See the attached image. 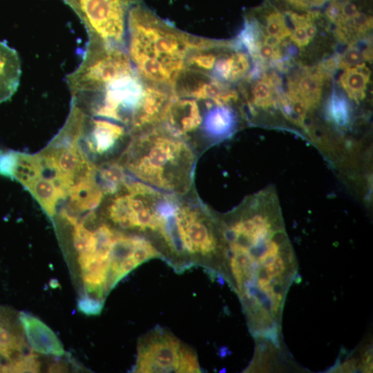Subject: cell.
<instances>
[{"mask_svg": "<svg viewBox=\"0 0 373 373\" xmlns=\"http://www.w3.org/2000/svg\"><path fill=\"white\" fill-rule=\"evenodd\" d=\"M222 235L251 331L279 346L283 308L298 269L281 213L251 208L227 222Z\"/></svg>", "mask_w": 373, "mask_h": 373, "instance_id": "1", "label": "cell"}, {"mask_svg": "<svg viewBox=\"0 0 373 373\" xmlns=\"http://www.w3.org/2000/svg\"><path fill=\"white\" fill-rule=\"evenodd\" d=\"M196 154L187 142L158 124L132 135L116 162L134 179L182 195L192 191Z\"/></svg>", "mask_w": 373, "mask_h": 373, "instance_id": "2", "label": "cell"}, {"mask_svg": "<svg viewBox=\"0 0 373 373\" xmlns=\"http://www.w3.org/2000/svg\"><path fill=\"white\" fill-rule=\"evenodd\" d=\"M128 55L145 82L171 88L185 68L193 36L166 23L141 1L129 10Z\"/></svg>", "mask_w": 373, "mask_h": 373, "instance_id": "3", "label": "cell"}, {"mask_svg": "<svg viewBox=\"0 0 373 373\" xmlns=\"http://www.w3.org/2000/svg\"><path fill=\"white\" fill-rule=\"evenodd\" d=\"M125 49L88 41L79 66L68 75L72 98H85L99 93L109 83L135 72Z\"/></svg>", "mask_w": 373, "mask_h": 373, "instance_id": "4", "label": "cell"}, {"mask_svg": "<svg viewBox=\"0 0 373 373\" xmlns=\"http://www.w3.org/2000/svg\"><path fill=\"white\" fill-rule=\"evenodd\" d=\"M86 26L88 41L125 49L127 16L140 0H64Z\"/></svg>", "mask_w": 373, "mask_h": 373, "instance_id": "5", "label": "cell"}, {"mask_svg": "<svg viewBox=\"0 0 373 373\" xmlns=\"http://www.w3.org/2000/svg\"><path fill=\"white\" fill-rule=\"evenodd\" d=\"M131 137V134L123 124L85 113L79 143L93 163L117 161Z\"/></svg>", "mask_w": 373, "mask_h": 373, "instance_id": "6", "label": "cell"}, {"mask_svg": "<svg viewBox=\"0 0 373 373\" xmlns=\"http://www.w3.org/2000/svg\"><path fill=\"white\" fill-rule=\"evenodd\" d=\"M182 348L172 337L152 341L139 353L136 372H178Z\"/></svg>", "mask_w": 373, "mask_h": 373, "instance_id": "7", "label": "cell"}, {"mask_svg": "<svg viewBox=\"0 0 373 373\" xmlns=\"http://www.w3.org/2000/svg\"><path fill=\"white\" fill-rule=\"evenodd\" d=\"M19 319L32 350L55 356H62L64 346L55 333L39 318L21 312Z\"/></svg>", "mask_w": 373, "mask_h": 373, "instance_id": "8", "label": "cell"}, {"mask_svg": "<svg viewBox=\"0 0 373 373\" xmlns=\"http://www.w3.org/2000/svg\"><path fill=\"white\" fill-rule=\"evenodd\" d=\"M330 77L318 66L304 68L303 73L288 82V94L301 98L309 110L316 108L320 103L322 86Z\"/></svg>", "mask_w": 373, "mask_h": 373, "instance_id": "9", "label": "cell"}, {"mask_svg": "<svg viewBox=\"0 0 373 373\" xmlns=\"http://www.w3.org/2000/svg\"><path fill=\"white\" fill-rule=\"evenodd\" d=\"M21 67L17 52L0 41V103L10 99L17 91Z\"/></svg>", "mask_w": 373, "mask_h": 373, "instance_id": "10", "label": "cell"}, {"mask_svg": "<svg viewBox=\"0 0 373 373\" xmlns=\"http://www.w3.org/2000/svg\"><path fill=\"white\" fill-rule=\"evenodd\" d=\"M22 330L21 323L17 321L14 312L0 307V350H28Z\"/></svg>", "mask_w": 373, "mask_h": 373, "instance_id": "11", "label": "cell"}, {"mask_svg": "<svg viewBox=\"0 0 373 373\" xmlns=\"http://www.w3.org/2000/svg\"><path fill=\"white\" fill-rule=\"evenodd\" d=\"M370 73L369 68L362 62L345 69L339 77V83L347 95L356 103L365 97Z\"/></svg>", "mask_w": 373, "mask_h": 373, "instance_id": "12", "label": "cell"}, {"mask_svg": "<svg viewBox=\"0 0 373 373\" xmlns=\"http://www.w3.org/2000/svg\"><path fill=\"white\" fill-rule=\"evenodd\" d=\"M327 119L338 128H346L352 119V107L347 97L334 88L325 104Z\"/></svg>", "mask_w": 373, "mask_h": 373, "instance_id": "13", "label": "cell"}, {"mask_svg": "<svg viewBox=\"0 0 373 373\" xmlns=\"http://www.w3.org/2000/svg\"><path fill=\"white\" fill-rule=\"evenodd\" d=\"M370 41L365 39L350 44L341 55H337L338 68L347 69L365 61H372Z\"/></svg>", "mask_w": 373, "mask_h": 373, "instance_id": "14", "label": "cell"}, {"mask_svg": "<svg viewBox=\"0 0 373 373\" xmlns=\"http://www.w3.org/2000/svg\"><path fill=\"white\" fill-rule=\"evenodd\" d=\"M251 96L245 99L249 111L254 113L256 108H268L276 106L278 99L274 95H277L276 90L265 79L256 80L252 85L250 91Z\"/></svg>", "mask_w": 373, "mask_h": 373, "instance_id": "15", "label": "cell"}, {"mask_svg": "<svg viewBox=\"0 0 373 373\" xmlns=\"http://www.w3.org/2000/svg\"><path fill=\"white\" fill-rule=\"evenodd\" d=\"M266 30L269 35L283 40L290 36L291 31L287 26L285 16L280 12L272 10L265 15Z\"/></svg>", "mask_w": 373, "mask_h": 373, "instance_id": "16", "label": "cell"}, {"mask_svg": "<svg viewBox=\"0 0 373 373\" xmlns=\"http://www.w3.org/2000/svg\"><path fill=\"white\" fill-rule=\"evenodd\" d=\"M250 70L249 56L243 50H236L229 82H236L245 77Z\"/></svg>", "mask_w": 373, "mask_h": 373, "instance_id": "17", "label": "cell"}, {"mask_svg": "<svg viewBox=\"0 0 373 373\" xmlns=\"http://www.w3.org/2000/svg\"><path fill=\"white\" fill-rule=\"evenodd\" d=\"M77 306L79 310L86 315H97L102 309L103 302L88 296H81Z\"/></svg>", "mask_w": 373, "mask_h": 373, "instance_id": "18", "label": "cell"}, {"mask_svg": "<svg viewBox=\"0 0 373 373\" xmlns=\"http://www.w3.org/2000/svg\"><path fill=\"white\" fill-rule=\"evenodd\" d=\"M294 30L290 35V39L298 47L303 48L310 41L303 27L299 23H293Z\"/></svg>", "mask_w": 373, "mask_h": 373, "instance_id": "19", "label": "cell"}, {"mask_svg": "<svg viewBox=\"0 0 373 373\" xmlns=\"http://www.w3.org/2000/svg\"><path fill=\"white\" fill-rule=\"evenodd\" d=\"M294 7L305 10L313 7H321L329 0H286Z\"/></svg>", "mask_w": 373, "mask_h": 373, "instance_id": "20", "label": "cell"}, {"mask_svg": "<svg viewBox=\"0 0 373 373\" xmlns=\"http://www.w3.org/2000/svg\"><path fill=\"white\" fill-rule=\"evenodd\" d=\"M263 41H262L264 44L272 46L274 48L278 47V46L280 44L281 41L278 37L271 36V35H264Z\"/></svg>", "mask_w": 373, "mask_h": 373, "instance_id": "21", "label": "cell"}]
</instances>
